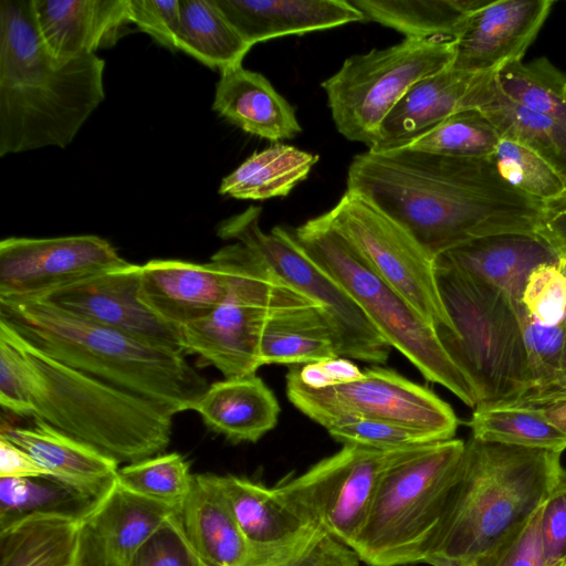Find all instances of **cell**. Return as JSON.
<instances>
[{"instance_id": "cell-1", "label": "cell", "mask_w": 566, "mask_h": 566, "mask_svg": "<svg viewBox=\"0 0 566 566\" xmlns=\"http://www.w3.org/2000/svg\"><path fill=\"white\" fill-rule=\"evenodd\" d=\"M346 190L397 221L434 259L482 237L536 233L543 205L507 184L490 158L406 147L356 155Z\"/></svg>"}, {"instance_id": "cell-2", "label": "cell", "mask_w": 566, "mask_h": 566, "mask_svg": "<svg viewBox=\"0 0 566 566\" xmlns=\"http://www.w3.org/2000/svg\"><path fill=\"white\" fill-rule=\"evenodd\" d=\"M97 54L57 59L32 0L0 1V156L65 148L105 98Z\"/></svg>"}, {"instance_id": "cell-3", "label": "cell", "mask_w": 566, "mask_h": 566, "mask_svg": "<svg viewBox=\"0 0 566 566\" xmlns=\"http://www.w3.org/2000/svg\"><path fill=\"white\" fill-rule=\"evenodd\" d=\"M562 453L471 438L423 563L471 566L530 520L557 489Z\"/></svg>"}, {"instance_id": "cell-4", "label": "cell", "mask_w": 566, "mask_h": 566, "mask_svg": "<svg viewBox=\"0 0 566 566\" xmlns=\"http://www.w3.org/2000/svg\"><path fill=\"white\" fill-rule=\"evenodd\" d=\"M0 321L53 359L174 415L193 410L209 387L185 355L153 347L40 298H0Z\"/></svg>"}, {"instance_id": "cell-5", "label": "cell", "mask_w": 566, "mask_h": 566, "mask_svg": "<svg viewBox=\"0 0 566 566\" xmlns=\"http://www.w3.org/2000/svg\"><path fill=\"white\" fill-rule=\"evenodd\" d=\"M0 335L21 358L29 416L118 463L137 462L167 449L175 416L169 409L53 359L2 321Z\"/></svg>"}, {"instance_id": "cell-6", "label": "cell", "mask_w": 566, "mask_h": 566, "mask_svg": "<svg viewBox=\"0 0 566 566\" xmlns=\"http://www.w3.org/2000/svg\"><path fill=\"white\" fill-rule=\"evenodd\" d=\"M287 231L301 251L346 291L388 345L426 380L447 388L473 409L480 405L475 384L448 354L436 329L369 269L325 213L297 228L287 227Z\"/></svg>"}, {"instance_id": "cell-7", "label": "cell", "mask_w": 566, "mask_h": 566, "mask_svg": "<svg viewBox=\"0 0 566 566\" xmlns=\"http://www.w3.org/2000/svg\"><path fill=\"white\" fill-rule=\"evenodd\" d=\"M436 274L457 332L437 335L475 384L481 397L478 407H502L523 396L532 381L522 325L511 298L442 255L436 258Z\"/></svg>"}, {"instance_id": "cell-8", "label": "cell", "mask_w": 566, "mask_h": 566, "mask_svg": "<svg viewBox=\"0 0 566 566\" xmlns=\"http://www.w3.org/2000/svg\"><path fill=\"white\" fill-rule=\"evenodd\" d=\"M465 442L419 447L382 475L352 549L369 566L423 563L442 522Z\"/></svg>"}, {"instance_id": "cell-9", "label": "cell", "mask_w": 566, "mask_h": 566, "mask_svg": "<svg viewBox=\"0 0 566 566\" xmlns=\"http://www.w3.org/2000/svg\"><path fill=\"white\" fill-rule=\"evenodd\" d=\"M212 258L228 269V294L209 316L180 329L185 354L198 355L224 378L254 375L262 367L260 344L266 325L286 312L321 307L239 242Z\"/></svg>"}, {"instance_id": "cell-10", "label": "cell", "mask_w": 566, "mask_h": 566, "mask_svg": "<svg viewBox=\"0 0 566 566\" xmlns=\"http://www.w3.org/2000/svg\"><path fill=\"white\" fill-rule=\"evenodd\" d=\"M454 42L405 38L391 46L347 57L321 84L338 133L370 149L382 122L409 88L451 66Z\"/></svg>"}, {"instance_id": "cell-11", "label": "cell", "mask_w": 566, "mask_h": 566, "mask_svg": "<svg viewBox=\"0 0 566 566\" xmlns=\"http://www.w3.org/2000/svg\"><path fill=\"white\" fill-rule=\"evenodd\" d=\"M260 217L261 208L251 206L222 221L217 233L223 240L243 244L262 264L321 307L333 329L339 357L385 364L391 347L356 302L301 251L287 227L276 226L264 232Z\"/></svg>"}, {"instance_id": "cell-12", "label": "cell", "mask_w": 566, "mask_h": 566, "mask_svg": "<svg viewBox=\"0 0 566 566\" xmlns=\"http://www.w3.org/2000/svg\"><path fill=\"white\" fill-rule=\"evenodd\" d=\"M363 371L356 381L313 389L301 382L292 366L286 374V396L324 429L345 419L363 418L410 428L436 441L454 438L458 417L432 390L388 368L373 366Z\"/></svg>"}, {"instance_id": "cell-13", "label": "cell", "mask_w": 566, "mask_h": 566, "mask_svg": "<svg viewBox=\"0 0 566 566\" xmlns=\"http://www.w3.org/2000/svg\"><path fill=\"white\" fill-rule=\"evenodd\" d=\"M325 216L369 269L436 333L447 331L457 335L439 291L436 259L402 226L348 190Z\"/></svg>"}, {"instance_id": "cell-14", "label": "cell", "mask_w": 566, "mask_h": 566, "mask_svg": "<svg viewBox=\"0 0 566 566\" xmlns=\"http://www.w3.org/2000/svg\"><path fill=\"white\" fill-rule=\"evenodd\" d=\"M419 447L343 444L338 452L273 490L305 522L352 548L384 473Z\"/></svg>"}, {"instance_id": "cell-15", "label": "cell", "mask_w": 566, "mask_h": 566, "mask_svg": "<svg viewBox=\"0 0 566 566\" xmlns=\"http://www.w3.org/2000/svg\"><path fill=\"white\" fill-rule=\"evenodd\" d=\"M128 263L107 240L93 234L6 238L0 242V298H41Z\"/></svg>"}, {"instance_id": "cell-16", "label": "cell", "mask_w": 566, "mask_h": 566, "mask_svg": "<svg viewBox=\"0 0 566 566\" xmlns=\"http://www.w3.org/2000/svg\"><path fill=\"white\" fill-rule=\"evenodd\" d=\"M139 277L140 265L128 263L59 287L40 300L153 347L186 355L180 329L140 302Z\"/></svg>"}, {"instance_id": "cell-17", "label": "cell", "mask_w": 566, "mask_h": 566, "mask_svg": "<svg viewBox=\"0 0 566 566\" xmlns=\"http://www.w3.org/2000/svg\"><path fill=\"white\" fill-rule=\"evenodd\" d=\"M552 0H495L474 11L454 42L451 67L496 72L522 61L549 14Z\"/></svg>"}, {"instance_id": "cell-18", "label": "cell", "mask_w": 566, "mask_h": 566, "mask_svg": "<svg viewBox=\"0 0 566 566\" xmlns=\"http://www.w3.org/2000/svg\"><path fill=\"white\" fill-rule=\"evenodd\" d=\"M229 290L227 266L154 259L140 265L139 300L163 322L181 329L209 316Z\"/></svg>"}, {"instance_id": "cell-19", "label": "cell", "mask_w": 566, "mask_h": 566, "mask_svg": "<svg viewBox=\"0 0 566 566\" xmlns=\"http://www.w3.org/2000/svg\"><path fill=\"white\" fill-rule=\"evenodd\" d=\"M211 475L252 548L258 566L290 555L319 530L289 507L273 488L237 475Z\"/></svg>"}, {"instance_id": "cell-20", "label": "cell", "mask_w": 566, "mask_h": 566, "mask_svg": "<svg viewBox=\"0 0 566 566\" xmlns=\"http://www.w3.org/2000/svg\"><path fill=\"white\" fill-rule=\"evenodd\" d=\"M39 34L57 59L96 54L130 21V0H32Z\"/></svg>"}, {"instance_id": "cell-21", "label": "cell", "mask_w": 566, "mask_h": 566, "mask_svg": "<svg viewBox=\"0 0 566 566\" xmlns=\"http://www.w3.org/2000/svg\"><path fill=\"white\" fill-rule=\"evenodd\" d=\"M441 255L462 271L503 291L513 302L521 323L528 316L522 296L530 274L541 264L560 263L551 244L535 232L482 237Z\"/></svg>"}, {"instance_id": "cell-22", "label": "cell", "mask_w": 566, "mask_h": 566, "mask_svg": "<svg viewBox=\"0 0 566 566\" xmlns=\"http://www.w3.org/2000/svg\"><path fill=\"white\" fill-rule=\"evenodd\" d=\"M485 74L449 66L420 80L385 118L377 140L368 150L405 147L450 115L469 109L471 94Z\"/></svg>"}, {"instance_id": "cell-23", "label": "cell", "mask_w": 566, "mask_h": 566, "mask_svg": "<svg viewBox=\"0 0 566 566\" xmlns=\"http://www.w3.org/2000/svg\"><path fill=\"white\" fill-rule=\"evenodd\" d=\"M248 44L363 22L347 0H216Z\"/></svg>"}, {"instance_id": "cell-24", "label": "cell", "mask_w": 566, "mask_h": 566, "mask_svg": "<svg viewBox=\"0 0 566 566\" xmlns=\"http://www.w3.org/2000/svg\"><path fill=\"white\" fill-rule=\"evenodd\" d=\"M33 419L32 427H2L0 434L27 451L52 478L102 497L117 478L118 462L44 421Z\"/></svg>"}, {"instance_id": "cell-25", "label": "cell", "mask_w": 566, "mask_h": 566, "mask_svg": "<svg viewBox=\"0 0 566 566\" xmlns=\"http://www.w3.org/2000/svg\"><path fill=\"white\" fill-rule=\"evenodd\" d=\"M212 108L243 132L271 142L302 132L294 107L264 75L242 65L220 72Z\"/></svg>"}, {"instance_id": "cell-26", "label": "cell", "mask_w": 566, "mask_h": 566, "mask_svg": "<svg viewBox=\"0 0 566 566\" xmlns=\"http://www.w3.org/2000/svg\"><path fill=\"white\" fill-rule=\"evenodd\" d=\"M181 520L191 545L207 566H258L252 548L210 473L193 475Z\"/></svg>"}, {"instance_id": "cell-27", "label": "cell", "mask_w": 566, "mask_h": 566, "mask_svg": "<svg viewBox=\"0 0 566 566\" xmlns=\"http://www.w3.org/2000/svg\"><path fill=\"white\" fill-rule=\"evenodd\" d=\"M193 410L209 430L228 441L254 443L275 428L281 408L273 391L254 374L209 385Z\"/></svg>"}, {"instance_id": "cell-28", "label": "cell", "mask_w": 566, "mask_h": 566, "mask_svg": "<svg viewBox=\"0 0 566 566\" xmlns=\"http://www.w3.org/2000/svg\"><path fill=\"white\" fill-rule=\"evenodd\" d=\"M180 511L123 486L117 479L87 520L102 547L119 566H129L139 547Z\"/></svg>"}, {"instance_id": "cell-29", "label": "cell", "mask_w": 566, "mask_h": 566, "mask_svg": "<svg viewBox=\"0 0 566 566\" xmlns=\"http://www.w3.org/2000/svg\"><path fill=\"white\" fill-rule=\"evenodd\" d=\"M87 520L31 514L0 527V566H82Z\"/></svg>"}, {"instance_id": "cell-30", "label": "cell", "mask_w": 566, "mask_h": 566, "mask_svg": "<svg viewBox=\"0 0 566 566\" xmlns=\"http://www.w3.org/2000/svg\"><path fill=\"white\" fill-rule=\"evenodd\" d=\"M470 107L485 114L501 138L520 143L536 153L566 186V128L509 98L500 90L495 72L486 73L474 87Z\"/></svg>"}, {"instance_id": "cell-31", "label": "cell", "mask_w": 566, "mask_h": 566, "mask_svg": "<svg viewBox=\"0 0 566 566\" xmlns=\"http://www.w3.org/2000/svg\"><path fill=\"white\" fill-rule=\"evenodd\" d=\"M365 20L411 39L455 41L468 18L489 0H349Z\"/></svg>"}, {"instance_id": "cell-32", "label": "cell", "mask_w": 566, "mask_h": 566, "mask_svg": "<svg viewBox=\"0 0 566 566\" xmlns=\"http://www.w3.org/2000/svg\"><path fill=\"white\" fill-rule=\"evenodd\" d=\"M317 161L318 155L276 143L253 153L224 177L219 192L250 200L285 197L307 178Z\"/></svg>"}, {"instance_id": "cell-33", "label": "cell", "mask_w": 566, "mask_h": 566, "mask_svg": "<svg viewBox=\"0 0 566 566\" xmlns=\"http://www.w3.org/2000/svg\"><path fill=\"white\" fill-rule=\"evenodd\" d=\"M176 48L220 72L242 65L252 48L221 11L216 0H179Z\"/></svg>"}, {"instance_id": "cell-34", "label": "cell", "mask_w": 566, "mask_h": 566, "mask_svg": "<svg viewBox=\"0 0 566 566\" xmlns=\"http://www.w3.org/2000/svg\"><path fill=\"white\" fill-rule=\"evenodd\" d=\"M260 357L262 366L305 365L339 355L323 311L311 307L274 317L262 334Z\"/></svg>"}, {"instance_id": "cell-35", "label": "cell", "mask_w": 566, "mask_h": 566, "mask_svg": "<svg viewBox=\"0 0 566 566\" xmlns=\"http://www.w3.org/2000/svg\"><path fill=\"white\" fill-rule=\"evenodd\" d=\"M102 497L88 495L52 476L0 478V527L31 514L88 520Z\"/></svg>"}, {"instance_id": "cell-36", "label": "cell", "mask_w": 566, "mask_h": 566, "mask_svg": "<svg viewBox=\"0 0 566 566\" xmlns=\"http://www.w3.org/2000/svg\"><path fill=\"white\" fill-rule=\"evenodd\" d=\"M469 426L472 437L524 448L563 453L566 433L554 427L537 407H478Z\"/></svg>"}, {"instance_id": "cell-37", "label": "cell", "mask_w": 566, "mask_h": 566, "mask_svg": "<svg viewBox=\"0 0 566 566\" xmlns=\"http://www.w3.org/2000/svg\"><path fill=\"white\" fill-rule=\"evenodd\" d=\"M495 80L513 102L566 128V75L547 59L507 63L495 72Z\"/></svg>"}, {"instance_id": "cell-38", "label": "cell", "mask_w": 566, "mask_h": 566, "mask_svg": "<svg viewBox=\"0 0 566 566\" xmlns=\"http://www.w3.org/2000/svg\"><path fill=\"white\" fill-rule=\"evenodd\" d=\"M501 139L485 114L469 108L450 115L405 147L450 157L490 158Z\"/></svg>"}, {"instance_id": "cell-39", "label": "cell", "mask_w": 566, "mask_h": 566, "mask_svg": "<svg viewBox=\"0 0 566 566\" xmlns=\"http://www.w3.org/2000/svg\"><path fill=\"white\" fill-rule=\"evenodd\" d=\"M117 481L128 490L181 512L193 474L177 452L159 453L120 468Z\"/></svg>"}, {"instance_id": "cell-40", "label": "cell", "mask_w": 566, "mask_h": 566, "mask_svg": "<svg viewBox=\"0 0 566 566\" xmlns=\"http://www.w3.org/2000/svg\"><path fill=\"white\" fill-rule=\"evenodd\" d=\"M490 159L507 184L531 197L547 201L566 191L560 176L520 143L502 138Z\"/></svg>"}, {"instance_id": "cell-41", "label": "cell", "mask_w": 566, "mask_h": 566, "mask_svg": "<svg viewBox=\"0 0 566 566\" xmlns=\"http://www.w3.org/2000/svg\"><path fill=\"white\" fill-rule=\"evenodd\" d=\"M329 436L343 444H360L378 449H400L439 442L432 437L398 424L353 418L333 423Z\"/></svg>"}, {"instance_id": "cell-42", "label": "cell", "mask_w": 566, "mask_h": 566, "mask_svg": "<svg viewBox=\"0 0 566 566\" xmlns=\"http://www.w3.org/2000/svg\"><path fill=\"white\" fill-rule=\"evenodd\" d=\"M522 303L530 316L543 325L566 321V275L559 264H541L532 271Z\"/></svg>"}, {"instance_id": "cell-43", "label": "cell", "mask_w": 566, "mask_h": 566, "mask_svg": "<svg viewBox=\"0 0 566 566\" xmlns=\"http://www.w3.org/2000/svg\"><path fill=\"white\" fill-rule=\"evenodd\" d=\"M528 360L531 389L551 381L559 370L566 342V321L557 325H543L530 314L522 322Z\"/></svg>"}, {"instance_id": "cell-44", "label": "cell", "mask_w": 566, "mask_h": 566, "mask_svg": "<svg viewBox=\"0 0 566 566\" xmlns=\"http://www.w3.org/2000/svg\"><path fill=\"white\" fill-rule=\"evenodd\" d=\"M129 566H207L191 545L181 513L170 516L136 552Z\"/></svg>"}, {"instance_id": "cell-45", "label": "cell", "mask_w": 566, "mask_h": 566, "mask_svg": "<svg viewBox=\"0 0 566 566\" xmlns=\"http://www.w3.org/2000/svg\"><path fill=\"white\" fill-rule=\"evenodd\" d=\"M543 506L471 566H547L542 539Z\"/></svg>"}, {"instance_id": "cell-46", "label": "cell", "mask_w": 566, "mask_h": 566, "mask_svg": "<svg viewBox=\"0 0 566 566\" xmlns=\"http://www.w3.org/2000/svg\"><path fill=\"white\" fill-rule=\"evenodd\" d=\"M130 21L160 45L177 50L180 23L179 0H130Z\"/></svg>"}, {"instance_id": "cell-47", "label": "cell", "mask_w": 566, "mask_h": 566, "mask_svg": "<svg viewBox=\"0 0 566 566\" xmlns=\"http://www.w3.org/2000/svg\"><path fill=\"white\" fill-rule=\"evenodd\" d=\"M359 560L354 549L317 530L290 555L262 566H359Z\"/></svg>"}, {"instance_id": "cell-48", "label": "cell", "mask_w": 566, "mask_h": 566, "mask_svg": "<svg viewBox=\"0 0 566 566\" xmlns=\"http://www.w3.org/2000/svg\"><path fill=\"white\" fill-rule=\"evenodd\" d=\"M542 539L547 566H566V475L543 506Z\"/></svg>"}, {"instance_id": "cell-49", "label": "cell", "mask_w": 566, "mask_h": 566, "mask_svg": "<svg viewBox=\"0 0 566 566\" xmlns=\"http://www.w3.org/2000/svg\"><path fill=\"white\" fill-rule=\"evenodd\" d=\"M0 403L18 416H29V397L21 358L15 347L1 335Z\"/></svg>"}, {"instance_id": "cell-50", "label": "cell", "mask_w": 566, "mask_h": 566, "mask_svg": "<svg viewBox=\"0 0 566 566\" xmlns=\"http://www.w3.org/2000/svg\"><path fill=\"white\" fill-rule=\"evenodd\" d=\"M297 378L313 389H324L356 381L364 371L350 359L334 357L294 367Z\"/></svg>"}, {"instance_id": "cell-51", "label": "cell", "mask_w": 566, "mask_h": 566, "mask_svg": "<svg viewBox=\"0 0 566 566\" xmlns=\"http://www.w3.org/2000/svg\"><path fill=\"white\" fill-rule=\"evenodd\" d=\"M536 233L551 244L560 262L566 261V191L543 201Z\"/></svg>"}, {"instance_id": "cell-52", "label": "cell", "mask_w": 566, "mask_h": 566, "mask_svg": "<svg viewBox=\"0 0 566 566\" xmlns=\"http://www.w3.org/2000/svg\"><path fill=\"white\" fill-rule=\"evenodd\" d=\"M39 476L51 474L27 451L0 434V478Z\"/></svg>"}, {"instance_id": "cell-53", "label": "cell", "mask_w": 566, "mask_h": 566, "mask_svg": "<svg viewBox=\"0 0 566 566\" xmlns=\"http://www.w3.org/2000/svg\"><path fill=\"white\" fill-rule=\"evenodd\" d=\"M562 400H566V342L556 376L547 384L528 390L520 398L502 407H539Z\"/></svg>"}, {"instance_id": "cell-54", "label": "cell", "mask_w": 566, "mask_h": 566, "mask_svg": "<svg viewBox=\"0 0 566 566\" xmlns=\"http://www.w3.org/2000/svg\"><path fill=\"white\" fill-rule=\"evenodd\" d=\"M82 566H119L106 554L87 523L83 535Z\"/></svg>"}, {"instance_id": "cell-55", "label": "cell", "mask_w": 566, "mask_h": 566, "mask_svg": "<svg viewBox=\"0 0 566 566\" xmlns=\"http://www.w3.org/2000/svg\"><path fill=\"white\" fill-rule=\"evenodd\" d=\"M554 427L566 433V400L537 407Z\"/></svg>"}, {"instance_id": "cell-56", "label": "cell", "mask_w": 566, "mask_h": 566, "mask_svg": "<svg viewBox=\"0 0 566 566\" xmlns=\"http://www.w3.org/2000/svg\"><path fill=\"white\" fill-rule=\"evenodd\" d=\"M559 268H560V270L564 272V274L566 275V261H562V262L559 263Z\"/></svg>"}]
</instances>
